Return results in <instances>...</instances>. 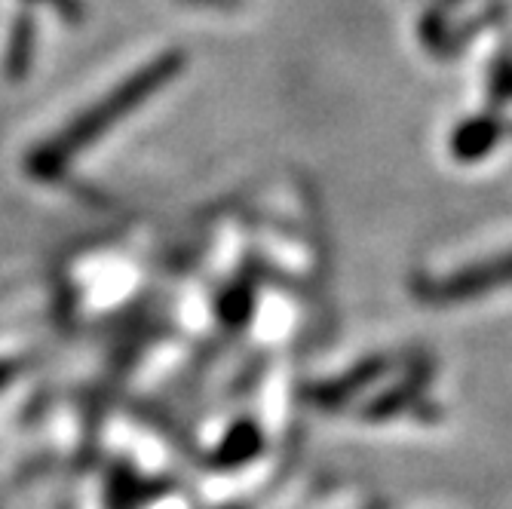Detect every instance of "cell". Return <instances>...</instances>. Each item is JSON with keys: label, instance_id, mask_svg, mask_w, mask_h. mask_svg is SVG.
Segmentation results:
<instances>
[{"label": "cell", "instance_id": "obj_1", "mask_svg": "<svg viewBox=\"0 0 512 509\" xmlns=\"http://www.w3.org/2000/svg\"><path fill=\"white\" fill-rule=\"evenodd\" d=\"M175 71V59H166V62H157L154 68H148L145 74H138V77H132L129 83H123L111 99H105L99 108H92V114H86V117H80L62 138H56V142L46 148L43 154L46 157H40V166H56V163H65L77 148H83L86 142H92L108 123H114V120H120L129 108H135L142 99H148L151 92L169 77Z\"/></svg>", "mask_w": 512, "mask_h": 509}]
</instances>
